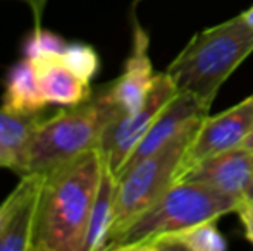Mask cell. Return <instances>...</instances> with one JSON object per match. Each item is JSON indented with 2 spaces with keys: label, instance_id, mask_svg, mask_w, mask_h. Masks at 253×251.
Instances as JSON below:
<instances>
[{
  "label": "cell",
  "instance_id": "3957f363",
  "mask_svg": "<svg viewBox=\"0 0 253 251\" xmlns=\"http://www.w3.org/2000/svg\"><path fill=\"white\" fill-rule=\"evenodd\" d=\"M123 114L109 84L93 90L91 97L74 107L48 115L33 134L26 153L24 174L48 172L80 155L100 146L103 131Z\"/></svg>",
  "mask_w": 253,
  "mask_h": 251
},
{
  "label": "cell",
  "instance_id": "44dd1931",
  "mask_svg": "<svg viewBox=\"0 0 253 251\" xmlns=\"http://www.w3.org/2000/svg\"><path fill=\"white\" fill-rule=\"evenodd\" d=\"M241 148H245V150H248V151H252V153H253V129L250 131V133H248V136L245 138Z\"/></svg>",
  "mask_w": 253,
  "mask_h": 251
},
{
  "label": "cell",
  "instance_id": "5bb4252c",
  "mask_svg": "<svg viewBox=\"0 0 253 251\" xmlns=\"http://www.w3.org/2000/svg\"><path fill=\"white\" fill-rule=\"evenodd\" d=\"M47 100L42 95L30 59H21L7 71L3 83L2 108L17 114H33L47 107Z\"/></svg>",
  "mask_w": 253,
  "mask_h": 251
},
{
  "label": "cell",
  "instance_id": "d4e9b609",
  "mask_svg": "<svg viewBox=\"0 0 253 251\" xmlns=\"http://www.w3.org/2000/svg\"><path fill=\"white\" fill-rule=\"evenodd\" d=\"M0 167H2V165H0Z\"/></svg>",
  "mask_w": 253,
  "mask_h": 251
},
{
  "label": "cell",
  "instance_id": "ffe728a7",
  "mask_svg": "<svg viewBox=\"0 0 253 251\" xmlns=\"http://www.w3.org/2000/svg\"><path fill=\"white\" fill-rule=\"evenodd\" d=\"M240 201L241 203H245L247 207H250L252 210H253V182L250 184V188H248L247 191H245V194L240 198Z\"/></svg>",
  "mask_w": 253,
  "mask_h": 251
},
{
  "label": "cell",
  "instance_id": "30bf717a",
  "mask_svg": "<svg viewBox=\"0 0 253 251\" xmlns=\"http://www.w3.org/2000/svg\"><path fill=\"white\" fill-rule=\"evenodd\" d=\"M209 112H210V107L203 105L197 98L190 97V95H186V93H177L176 97L162 108V112L157 115L152 127L147 131V134H145L143 140L140 141V144L134 148V151L131 153V157L127 158V162L124 164V167L121 169V172L129 169L131 165L140 162L141 158L152 155L153 151H157L159 148H162L164 144L169 143L172 138H176L184 127L193 124L195 121H200L205 115H209Z\"/></svg>",
  "mask_w": 253,
  "mask_h": 251
},
{
  "label": "cell",
  "instance_id": "603a6c76",
  "mask_svg": "<svg viewBox=\"0 0 253 251\" xmlns=\"http://www.w3.org/2000/svg\"><path fill=\"white\" fill-rule=\"evenodd\" d=\"M30 2L33 3L35 7H38V5L42 7V5H43V2H45V0H30Z\"/></svg>",
  "mask_w": 253,
  "mask_h": 251
},
{
  "label": "cell",
  "instance_id": "d6986e66",
  "mask_svg": "<svg viewBox=\"0 0 253 251\" xmlns=\"http://www.w3.org/2000/svg\"><path fill=\"white\" fill-rule=\"evenodd\" d=\"M236 214L240 215L241 224H243V227H245V236H247V239L253 245V210L240 201L236 208Z\"/></svg>",
  "mask_w": 253,
  "mask_h": 251
},
{
  "label": "cell",
  "instance_id": "6da1fadb",
  "mask_svg": "<svg viewBox=\"0 0 253 251\" xmlns=\"http://www.w3.org/2000/svg\"><path fill=\"white\" fill-rule=\"evenodd\" d=\"M103 165L95 148L45 172L31 251H83Z\"/></svg>",
  "mask_w": 253,
  "mask_h": 251
},
{
  "label": "cell",
  "instance_id": "52a82bcc",
  "mask_svg": "<svg viewBox=\"0 0 253 251\" xmlns=\"http://www.w3.org/2000/svg\"><path fill=\"white\" fill-rule=\"evenodd\" d=\"M252 129L253 95L220 114L205 115L183 155L177 179L205 158L241 146Z\"/></svg>",
  "mask_w": 253,
  "mask_h": 251
},
{
  "label": "cell",
  "instance_id": "277c9868",
  "mask_svg": "<svg viewBox=\"0 0 253 251\" xmlns=\"http://www.w3.org/2000/svg\"><path fill=\"white\" fill-rule=\"evenodd\" d=\"M240 198L210 186L176 181L155 203L129 222L107 251H140L147 243L164 234L181 231L236 212Z\"/></svg>",
  "mask_w": 253,
  "mask_h": 251
},
{
  "label": "cell",
  "instance_id": "7a4b0ae2",
  "mask_svg": "<svg viewBox=\"0 0 253 251\" xmlns=\"http://www.w3.org/2000/svg\"><path fill=\"white\" fill-rule=\"evenodd\" d=\"M253 52V28L243 16L197 33L166 72L179 93L212 107L224 81Z\"/></svg>",
  "mask_w": 253,
  "mask_h": 251
},
{
  "label": "cell",
  "instance_id": "7c38bea8",
  "mask_svg": "<svg viewBox=\"0 0 253 251\" xmlns=\"http://www.w3.org/2000/svg\"><path fill=\"white\" fill-rule=\"evenodd\" d=\"M33 64L38 86L47 104L74 107L88 100L93 93L90 83L81 79L67 67L62 54H48L30 59Z\"/></svg>",
  "mask_w": 253,
  "mask_h": 251
},
{
  "label": "cell",
  "instance_id": "5b68a950",
  "mask_svg": "<svg viewBox=\"0 0 253 251\" xmlns=\"http://www.w3.org/2000/svg\"><path fill=\"white\" fill-rule=\"evenodd\" d=\"M200 122L202 119L184 127L169 143L117 176L116 205L107 246L133 218L155 203L177 181L183 155L186 153Z\"/></svg>",
  "mask_w": 253,
  "mask_h": 251
},
{
  "label": "cell",
  "instance_id": "ac0fdd59",
  "mask_svg": "<svg viewBox=\"0 0 253 251\" xmlns=\"http://www.w3.org/2000/svg\"><path fill=\"white\" fill-rule=\"evenodd\" d=\"M66 45L67 43L59 35L38 28V30H35L26 38L23 47V54L26 59H35V57H40V55H48V54H62Z\"/></svg>",
  "mask_w": 253,
  "mask_h": 251
},
{
  "label": "cell",
  "instance_id": "8fae6325",
  "mask_svg": "<svg viewBox=\"0 0 253 251\" xmlns=\"http://www.w3.org/2000/svg\"><path fill=\"white\" fill-rule=\"evenodd\" d=\"M155 76L157 74L153 72L148 55V36L143 28L136 24L133 33V47L124 64L123 74L109 83L110 97L123 110V114H129L141 107L155 81Z\"/></svg>",
  "mask_w": 253,
  "mask_h": 251
},
{
  "label": "cell",
  "instance_id": "cb8c5ba5",
  "mask_svg": "<svg viewBox=\"0 0 253 251\" xmlns=\"http://www.w3.org/2000/svg\"><path fill=\"white\" fill-rule=\"evenodd\" d=\"M0 215H2V205H0Z\"/></svg>",
  "mask_w": 253,
  "mask_h": 251
},
{
  "label": "cell",
  "instance_id": "7402d4cb",
  "mask_svg": "<svg viewBox=\"0 0 253 251\" xmlns=\"http://www.w3.org/2000/svg\"><path fill=\"white\" fill-rule=\"evenodd\" d=\"M241 16H243V19L247 21V23L250 24V26L253 28V5H252L248 10H245V12L241 14Z\"/></svg>",
  "mask_w": 253,
  "mask_h": 251
},
{
  "label": "cell",
  "instance_id": "2e32d148",
  "mask_svg": "<svg viewBox=\"0 0 253 251\" xmlns=\"http://www.w3.org/2000/svg\"><path fill=\"white\" fill-rule=\"evenodd\" d=\"M116 188H117V178L112 174V171L107 165H103L100 186H98V193L97 198H95L93 210H91L83 251L105 250L107 243H109L110 227H112L114 205H116Z\"/></svg>",
  "mask_w": 253,
  "mask_h": 251
},
{
  "label": "cell",
  "instance_id": "8992f818",
  "mask_svg": "<svg viewBox=\"0 0 253 251\" xmlns=\"http://www.w3.org/2000/svg\"><path fill=\"white\" fill-rule=\"evenodd\" d=\"M177 93L179 91L169 74H157L141 107L129 114H121L107 126L98 150L102 153L103 164L112 171L116 178L119 176L121 169L124 167L134 148L143 140L147 131L152 127L157 115Z\"/></svg>",
  "mask_w": 253,
  "mask_h": 251
},
{
  "label": "cell",
  "instance_id": "ba28073f",
  "mask_svg": "<svg viewBox=\"0 0 253 251\" xmlns=\"http://www.w3.org/2000/svg\"><path fill=\"white\" fill-rule=\"evenodd\" d=\"M43 172L21 176V181L2 203L0 251H31Z\"/></svg>",
  "mask_w": 253,
  "mask_h": 251
},
{
  "label": "cell",
  "instance_id": "4fadbf2b",
  "mask_svg": "<svg viewBox=\"0 0 253 251\" xmlns=\"http://www.w3.org/2000/svg\"><path fill=\"white\" fill-rule=\"evenodd\" d=\"M48 114H17L0 108V165L23 176L26 153L33 134L43 124Z\"/></svg>",
  "mask_w": 253,
  "mask_h": 251
},
{
  "label": "cell",
  "instance_id": "9a60e30c",
  "mask_svg": "<svg viewBox=\"0 0 253 251\" xmlns=\"http://www.w3.org/2000/svg\"><path fill=\"white\" fill-rule=\"evenodd\" d=\"M227 243L219 232L215 220H207L181 231L164 234L160 238L147 243L140 251H170V250H188V251H224Z\"/></svg>",
  "mask_w": 253,
  "mask_h": 251
},
{
  "label": "cell",
  "instance_id": "9c48e42d",
  "mask_svg": "<svg viewBox=\"0 0 253 251\" xmlns=\"http://www.w3.org/2000/svg\"><path fill=\"white\" fill-rule=\"evenodd\" d=\"M177 181L200 182L241 198L253 182V153L238 146L213 155L184 172Z\"/></svg>",
  "mask_w": 253,
  "mask_h": 251
},
{
  "label": "cell",
  "instance_id": "e0dca14e",
  "mask_svg": "<svg viewBox=\"0 0 253 251\" xmlns=\"http://www.w3.org/2000/svg\"><path fill=\"white\" fill-rule=\"evenodd\" d=\"M62 59L74 74L90 83L100 69L98 54L84 43H67L62 52Z\"/></svg>",
  "mask_w": 253,
  "mask_h": 251
}]
</instances>
